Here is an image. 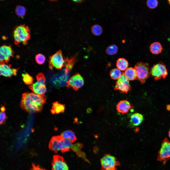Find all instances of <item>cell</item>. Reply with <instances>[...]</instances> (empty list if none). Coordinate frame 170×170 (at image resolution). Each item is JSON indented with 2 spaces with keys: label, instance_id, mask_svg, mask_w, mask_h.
Segmentation results:
<instances>
[{
  "label": "cell",
  "instance_id": "27",
  "mask_svg": "<svg viewBox=\"0 0 170 170\" xmlns=\"http://www.w3.org/2000/svg\"><path fill=\"white\" fill-rule=\"evenodd\" d=\"M26 9L23 6L20 5L17 6L15 9V12L17 15L20 17H23L25 15Z\"/></svg>",
  "mask_w": 170,
  "mask_h": 170
},
{
  "label": "cell",
  "instance_id": "12",
  "mask_svg": "<svg viewBox=\"0 0 170 170\" xmlns=\"http://www.w3.org/2000/svg\"><path fill=\"white\" fill-rule=\"evenodd\" d=\"M52 170H68V166L63 157L59 155L54 156L52 162Z\"/></svg>",
  "mask_w": 170,
  "mask_h": 170
},
{
  "label": "cell",
  "instance_id": "10",
  "mask_svg": "<svg viewBox=\"0 0 170 170\" xmlns=\"http://www.w3.org/2000/svg\"><path fill=\"white\" fill-rule=\"evenodd\" d=\"M66 83L68 88H72L76 91L78 90L84 84V80L79 73H77L71 77Z\"/></svg>",
  "mask_w": 170,
  "mask_h": 170
},
{
  "label": "cell",
  "instance_id": "19",
  "mask_svg": "<svg viewBox=\"0 0 170 170\" xmlns=\"http://www.w3.org/2000/svg\"><path fill=\"white\" fill-rule=\"evenodd\" d=\"M124 74L129 80L133 81L136 79L135 70L133 68H128L125 70Z\"/></svg>",
  "mask_w": 170,
  "mask_h": 170
},
{
  "label": "cell",
  "instance_id": "29",
  "mask_svg": "<svg viewBox=\"0 0 170 170\" xmlns=\"http://www.w3.org/2000/svg\"><path fill=\"white\" fill-rule=\"evenodd\" d=\"M146 3L148 6L149 8L153 9L157 7L158 2L156 0H148L147 1Z\"/></svg>",
  "mask_w": 170,
  "mask_h": 170
},
{
  "label": "cell",
  "instance_id": "3",
  "mask_svg": "<svg viewBox=\"0 0 170 170\" xmlns=\"http://www.w3.org/2000/svg\"><path fill=\"white\" fill-rule=\"evenodd\" d=\"M136 79L142 84L144 83L150 75V69L148 64L147 63L138 62L134 66Z\"/></svg>",
  "mask_w": 170,
  "mask_h": 170
},
{
  "label": "cell",
  "instance_id": "5",
  "mask_svg": "<svg viewBox=\"0 0 170 170\" xmlns=\"http://www.w3.org/2000/svg\"><path fill=\"white\" fill-rule=\"evenodd\" d=\"M157 158L158 161L162 162L164 165L170 159V141L166 138L162 141Z\"/></svg>",
  "mask_w": 170,
  "mask_h": 170
},
{
  "label": "cell",
  "instance_id": "18",
  "mask_svg": "<svg viewBox=\"0 0 170 170\" xmlns=\"http://www.w3.org/2000/svg\"><path fill=\"white\" fill-rule=\"evenodd\" d=\"M150 49L152 54L154 55H157L161 52L162 48L160 43L157 42H154L151 44Z\"/></svg>",
  "mask_w": 170,
  "mask_h": 170
},
{
  "label": "cell",
  "instance_id": "17",
  "mask_svg": "<svg viewBox=\"0 0 170 170\" xmlns=\"http://www.w3.org/2000/svg\"><path fill=\"white\" fill-rule=\"evenodd\" d=\"M77 54L70 58L67 57L65 58L64 66L65 67V72L68 73V72L72 69L74 64L76 62Z\"/></svg>",
  "mask_w": 170,
  "mask_h": 170
},
{
  "label": "cell",
  "instance_id": "25",
  "mask_svg": "<svg viewBox=\"0 0 170 170\" xmlns=\"http://www.w3.org/2000/svg\"><path fill=\"white\" fill-rule=\"evenodd\" d=\"M22 76L23 80L25 84L30 85L33 84L34 81L33 78L28 73L23 74Z\"/></svg>",
  "mask_w": 170,
  "mask_h": 170
},
{
  "label": "cell",
  "instance_id": "28",
  "mask_svg": "<svg viewBox=\"0 0 170 170\" xmlns=\"http://www.w3.org/2000/svg\"><path fill=\"white\" fill-rule=\"evenodd\" d=\"M35 60L37 63L39 64H42L45 62V58L44 56L41 54H38L36 55L35 57Z\"/></svg>",
  "mask_w": 170,
  "mask_h": 170
},
{
  "label": "cell",
  "instance_id": "40",
  "mask_svg": "<svg viewBox=\"0 0 170 170\" xmlns=\"http://www.w3.org/2000/svg\"><path fill=\"white\" fill-rule=\"evenodd\" d=\"M168 2L170 5V0H168Z\"/></svg>",
  "mask_w": 170,
  "mask_h": 170
},
{
  "label": "cell",
  "instance_id": "7",
  "mask_svg": "<svg viewBox=\"0 0 170 170\" xmlns=\"http://www.w3.org/2000/svg\"><path fill=\"white\" fill-rule=\"evenodd\" d=\"M65 58L63 56L62 51L59 50L49 57V68L60 69L64 66Z\"/></svg>",
  "mask_w": 170,
  "mask_h": 170
},
{
  "label": "cell",
  "instance_id": "26",
  "mask_svg": "<svg viewBox=\"0 0 170 170\" xmlns=\"http://www.w3.org/2000/svg\"><path fill=\"white\" fill-rule=\"evenodd\" d=\"M83 146V144L80 143H78L73 144L71 149L76 153L78 156L81 154L82 152L80 151V150Z\"/></svg>",
  "mask_w": 170,
  "mask_h": 170
},
{
  "label": "cell",
  "instance_id": "32",
  "mask_svg": "<svg viewBox=\"0 0 170 170\" xmlns=\"http://www.w3.org/2000/svg\"><path fill=\"white\" fill-rule=\"evenodd\" d=\"M32 170H45L39 166L34 165L32 167Z\"/></svg>",
  "mask_w": 170,
  "mask_h": 170
},
{
  "label": "cell",
  "instance_id": "23",
  "mask_svg": "<svg viewBox=\"0 0 170 170\" xmlns=\"http://www.w3.org/2000/svg\"><path fill=\"white\" fill-rule=\"evenodd\" d=\"M118 47L115 44H113L108 46L106 48V53L109 55H113L117 52Z\"/></svg>",
  "mask_w": 170,
  "mask_h": 170
},
{
  "label": "cell",
  "instance_id": "14",
  "mask_svg": "<svg viewBox=\"0 0 170 170\" xmlns=\"http://www.w3.org/2000/svg\"><path fill=\"white\" fill-rule=\"evenodd\" d=\"M10 64H6L5 63H0V75L4 76L10 77L12 75L17 74V70L11 68Z\"/></svg>",
  "mask_w": 170,
  "mask_h": 170
},
{
  "label": "cell",
  "instance_id": "33",
  "mask_svg": "<svg viewBox=\"0 0 170 170\" xmlns=\"http://www.w3.org/2000/svg\"><path fill=\"white\" fill-rule=\"evenodd\" d=\"M60 103H59L58 101L52 103V108L53 109H54L57 106H58L60 104Z\"/></svg>",
  "mask_w": 170,
  "mask_h": 170
},
{
  "label": "cell",
  "instance_id": "36",
  "mask_svg": "<svg viewBox=\"0 0 170 170\" xmlns=\"http://www.w3.org/2000/svg\"><path fill=\"white\" fill-rule=\"evenodd\" d=\"M1 111L4 112L5 110V108L4 106H2L0 108Z\"/></svg>",
  "mask_w": 170,
  "mask_h": 170
},
{
  "label": "cell",
  "instance_id": "21",
  "mask_svg": "<svg viewBox=\"0 0 170 170\" xmlns=\"http://www.w3.org/2000/svg\"><path fill=\"white\" fill-rule=\"evenodd\" d=\"M128 61L123 58H120L118 59L116 63V66L117 68L121 71L125 70L128 67Z\"/></svg>",
  "mask_w": 170,
  "mask_h": 170
},
{
  "label": "cell",
  "instance_id": "8",
  "mask_svg": "<svg viewBox=\"0 0 170 170\" xmlns=\"http://www.w3.org/2000/svg\"><path fill=\"white\" fill-rule=\"evenodd\" d=\"M150 75L155 80L162 78H165L168 74L166 66L162 63H159L154 65L151 68Z\"/></svg>",
  "mask_w": 170,
  "mask_h": 170
},
{
  "label": "cell",
  "instance_id": "38",
  "mask_svg": "<svg viewBox=\"0 0 170 170\" xmlns=\"http://www.w3.org/2000/svg\"><path fill=\"white\" fill-rule=\"evenodd\" d=\"M51 113L53 114H54L55 113V110L53 109L51 110Z\"/></svg>",
  "mask_w": 170,
  "mask_h": 170
},
{
  "label": "cell",
  "instance_id": "6",
  "mask_svg": "<svg viewBox=\"0 0 170 170\" xmlns=\"http://www.w3.org/2000/svg\"><path fill=\"white\" fill-rule=\"evenodd\" d=\"M100 162L102 168L104 170H117L116 167L120 163L114 156L106 154L101 158Z\"/></svg>",
  "mask_w": 170,
  "mask_h": 170
},
{
  "label": "cell",
  "instance_id": "2",
  "mask_svg": "<svg viewBox=\"0 0 170 170\" xmlns=\"http://www.w3.org/2000/svg\"><path fill=\"white\" fill-rule=\"evenodd\" d=\"M14 43L17 45L22 42L24 45L30 38V30L29 27L25 25H21L16 26L13 32Z\"/></svg>",
  "mask_w": 170,
  "mask_h": 170
},
{
  "label": "cell",
  "instance_id": "16",
  "mask_svg": "<svg viewBox=\"0 0 170 170\" xmlns=\"http://www.w3.org/2000/svg\"><path fill=\"white\" fill-rule=\"evenodd\" d=\"M143 119V116L142 115L139 113H135L131 116L130 122L132 125L136 126L140 124Z\"/></svg>",
  "mask_w": 170,
  "mask_h": 170
},
{
  "label": "cell",
  "instance_id": "30",
  "mask_svg": "<svg viewBox=\"0 0 170 170\" xmlns=\"http://www.w3.org/2000/svg\"><path fill=\"white\" fill-rule=\"evenodd\" d=\"M65 109V106L64 105L60 103L58 106L53 109L55 110V113L58 114L60 113H63L64 112V111Z\"/></svg>",
  "mask_w": 170,
  "mask_h": 170
},
{
  "label": "cell",
  "instance_id": "9",
  "mask_svg": "<svg viewBox=\"0 0 170 170\" xmlns=\"http://www.w3.org/2000/svg\"><path fill=\"white\" fill-rule=\"evenodd\" d=\"M114 90L119 91L123 93L127 94L131 89L129 80L125 77L123 72L120 77L116 82Z\"/></svg>",
  "mask_w": 170,
  "mask_h": 170
},
{
  "label": "cell",
  "instance_id": "11",
  "mask_svg": "<svg viewBox=\"0 0 170 170\" xmlns=\"http://www.w3.org/2000/svg\"><path fill=\"white\" fill-rule=\"evenodd\" d=\"M14 52L9 45H4L0 48V63H7L11 57L13 56Z\"/></svg>",
  "mask_w": 170,
  "mask_h": 170
},
{
  "label": "cell",
  "instance_id": "22",
  "mask_svg": "<svg viewBox=\"0 0 170 170\" xmlns=\"http://www.w3.org/2000/svg\"><path fill=\"white\" fill-rule=\"evenodd\" d=\"M122 73L121 71L117 68H114L112 69L110 72V75L111 78L115 80H118L121 76Z\"/></svg>",
  "mask_w": 170,
  "mask_h": 170
},
{
  "label": "cell",
  "instance_id": "1",
  "mask_svg": "<svg viewBox=\"0 0 170 170\" xmlns=\"http://www.w3.org/2000/svg\"><path fill=\"white\" fill-rule=\"evenodd\" d=\"M46 101V98L44 94L25 93L22 95L20 106L22 110L28 113L39 112L42 111Z\"/></svg>",
  "mask_w": 170,
  "mask_h": 170
},
{
  "label": "cell",
  "instance_id": "20",
  "mask_svg": "<svg viewBox=\"0 0 170 170\" xmlns=\"http://www.w3.org/2000/svg\"><path fill=\"white\" fill-rule=\"evenodd\" d=\"M61 136L64 138L69 140L72 143L77 140L74 132L71 130H67L62 132Z\"/></svg>",
  "mask_w": 170,
  "mask_h": 170
},
{
  "label": "cell",
  "instance_id": "41",
  "mask_svg": "<svg viewBox=\"0 0 170 170\" xmlns=\"http://www.w3.org/2000/svg\"><path fill=\"white\" fill-rule=\"evenodd\" d=\"M101 170H104L102 168Z\"/></svg>",
  "mask_w": 170,
  "mask_h": 170
},
{
  "label": "cell",
  "instance_id": "35",
  "mask_svg": "<svg viewBox=\"0 0 170 170\" xmlns=\"http://www.w3.org/2000/svg\"><path fill=\"white\" fill-rule=\"evenodd\" d=\"M92 109L90 108H88L86 110V112L88 113H90L92 111Z\"/></svg>",
  "mask_w": 170,
  "mask_h": 170
},
{
  "label": "cell",
  "instance_id": "24",
  "mask_svg": "<svg viewBox=\"0 0 170 170\" xmlns=\"http://www.w3.org/2000/svg\"><path fill=\"white\" fill-rule=\"evenodd\" d=\"M91 31L93 34L96 36L100 35L102 32V29L100 25L96 24L93 25L91 27Z\"/></svg>",
  "mask_w": 170,
  "mask_h": 170
},
{
  "label": "cell",
  "instance_id": "13",
  "mask_svg": "<svg viewBox=\"0 0 170 170\" xmlns=\"http://www.w3.org/2000/svg\"><path fill=\"white\" fill-rule=\"evenodd\" d=\"M29 88L33 93L38 94H44L47 91L45 82L42 81H37L35 83L30 85Z\"/></svg>",
  "mask_w": 170,
  "mask_h": 170
},
{
  "label": "cell",
  "instance_id": "4",
  "mask_svg": "<svg viewBox=\"0 0 170 170\" xmlns=\"http://www.w3.org/2000/svg\"><path fill=\"white\" fill-rule=\"evenodd\" d=\"M49 147L50 149L55 153L60 151L64 153L70 150L66 146L64 139L61 135L53 136L49 142Z\"/></svg>",
  "mask_w": 170,
  "mask_h": 170
},
{
  "label": "cell",
  "instance_id": "31",
  "mask_svg": "<svg viewBox=\"0 0 170 170\" xmlns=\"http://www.w3.org/2000/svg\"><path fill=\"white\" fill-rule=\"evenodd\" d=\"M7 119V117L5 111H1L0 112V124L1 125L4 124Z\"/></svg>",
  "mask_w": 170,
  "mask_h": 170
},
{
  "label": "cell",
  "instance_id": "39",
  "mask_svg": "<svg viewBox=\"0 0 170 170\" xmlns=\"http://www.w3.org/2000/svg\"><path fill=\"white\" fill-rule=\"evenodd\" d=\"M168 136L169 138H170V129L169 132Z\"/></svg>",
  "mask_w": 170,
  "mask_h": 170
},
{
  "label": "cell",
  "instance_id": "15",
  "mask_svg": "<svg viewBox=\"0 0 170 170\" xmlns=\"http://www.w3.org/2000/svg\"><path fill=\"white\" fill-rule=\"evenodd\" d=\"M130 103L126 100H123L119 102L116 106L118 112L123 114L127 113L132 107Z\"/></svg>",
  "mask_w": 170,
  "mask_h": 170
},
{
  "label": "cell",
  "instance_id": "34",
  "mask_svg": "<svg viewBox=\"0 0 170 170\" xmlns=\"http://www.w3.org/2000/svg\"><path fill=\"white\" fill-rule=\"evenodd\" d=\"M72 1L76 4L81 3L84 2L85 1L84 0H73Z\"/></svg>",
  "mask_w": 170,
  "mask_h": 170
},
{
  "label": "cell",
  "instance_id": "37",
  "mask_svg": "<svg viewBox=\"0 0 170 170\" xmlns=\"http://www.w3.org/2000/svg\"><path fill=\"white\" fill-rule=\"evenodd\" d=\"M166 108L167 110L168 111H170V105L168 104L167 105Z\"/></svg>",
  "mask_w": 170,
  "mask_h": 170
}]
</instances>
